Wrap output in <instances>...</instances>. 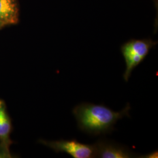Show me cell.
I'll return each instance as SVG.
<instances>
[{
	"label": "cell",
	"mask_w": 158,
	"mask_h": 158,
	"mask_svg": "<svg viewBox=\"0 0 158 158\" xmlns=\"http://www.w3.org/2000/svg\"><path fill=\"white\" fill-rule=\"evenodd\" d=\"M130 104L116 112L104 105L83 102L74 108L72 113L79 130L90 135L99 136L111 134L119 119L130 117Z\"/></svg>",
	"instance_id": "cell-1"
},
{
	"label": "cell",
	"mask_w": 158,
	"mask_h": 158,
	"mask_svg": "<svg viewBox=\"0 0 158 158\" xmlns=\"http://www.w3.org/2000/svg\"><path fill=\"white\" fill-rule=\"evenodd\" d=\"M156 44L157 42L151 39H132L121 46V52L126 65L123 78L126 82L128 81L134 69L144 60L149 51Z\"/></svg>",
	"instance_id": "cell-2"
},
{
	"label": "cell",
	"mask_w": 158,
	"mask_h": 158,
	"mask_svg": "<svg viewBox=\"0 0 158 158\" xmlns=\"http://www.w3.org/2000/svg\"><path fill=\"white\" fill-rule=\"evenodd\" d=\"M40 142L52 148L56 152L67 153L74 158H96L94 145L83 143L76 139L55 141L40 140Z\"/></svg>",
	"instance_id": "cell-3"
},
{
	"label": "cell",
	"mask_w": 158,
	"mask_h": 158,
	"mask_svg": "<svg viewBox=\"0 0 158 158\" xmlns=\"http://www.w3.org/2000/svg\"><path fill=\"white\" fill-rule=\"evenodd\" d=\"M96 151V158H139V155L127 146L118 142L102 138L93 144Z\"/></svg>",
	"instance_id": "cell-4"
},
{
	"label": "cell",
	"mask_w": 158,
	"mask_h": 158,
	"mask_svg": "<svg viewBox=\"0 0 158 158\" xmlns=\"http://www.w3.org/2000/svg\"><path fill=\"white\" fill-rule=\"evenodd\" d=\"M19 20L17 0H0V21L5 25L16 24Z\"/></svg>",
	"instance_id": "cell-5"
},
{
	"label": "cell",
	"mask_w": 158,
	"mask_h": 158,
	"mask_svg": "<svg viewBox=\"0 0 158 158\" xmlns=\"http://www.w3.org/2000/svg\"><path fill=\"white\" fill-rule=\"evenodd\" d=\"M11 123L6 113L4 102L0 100V141L7 147L10 145Z\"/></svg>",
	"instance_id": "cell-6"
},
{
	"label": "cell",
	"mask_w": 158,
	"mask_h": 158,
	"mask_svg": "<svg viewBox=\"0 0 158 158\" xmlns=\"http://www.w3.org/2000/svg\"><path fill=\"white\" fill-rule=\"evenodd\" d=\"M158 151H153L152 152L149 153L145 155H141L139 156V158H158Z\"/></svg>",
	"instance_id": "cell-7"
},
{
	"label": "cell",
	"mask_w": 158,
	"mask_h": 158,
	"mask_svg": "<svg viewBox=\"0 0 158 158\" xmlns=\"http://www.w3.org/2000/svg\"><path fill=\"white\" fill-rule=\"evenodd\" d=\"M6 25L3 23H2L1 21H0V29L2 28L3 27H4Z\"/></svg>",
	"instance_id": "cell-8"
}]
</instances>
